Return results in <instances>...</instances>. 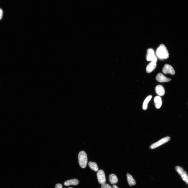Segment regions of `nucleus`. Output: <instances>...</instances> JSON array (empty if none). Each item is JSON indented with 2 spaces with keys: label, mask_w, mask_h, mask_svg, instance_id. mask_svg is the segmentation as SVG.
<instances>
[{
  "label": "nucleus",
  "mask_w": 188,
  "mask_h": 188,
  "mask_svg": "<svg viewBox=\"0 0 188 188\" xmlns=\"http://www.w3.org/2000/svg\"><path fill=\"white\" fill-rule=\"evenodd\" d=\"M156 79L158 82L162 83L168 82L171 81L170 79L166 77L161 73H159L157 74L156 77Z\"/></svg>",
  "instance_id": "0eeeda50"
},
{
  "label": "nucleus",
  "mask_w": 188,
  "mask_h": 188,
  "mask_svg": "<svg viewBox=\"0 0 188 188\" xmlns=\"http://www.w3.org/2000/svg\"><path fill=\"white\" fill-rule=\"evenodd\" d=\"M155 105L156 108L158 109L161 107L162 102L161 97L159 96H156L154 99Z\"/></svg>",
  "instance_id": "9d476101"
},
{
  "label": "nucleus",
  "mask_w": 188,
  "mask_h": 188,
  "mask_svg": "<svg viewBox=\"0 0 188 188\" xmlns=\"http://www.w3.org/2000/svg\"><path fill=\"white\" fill-rule=\"evenodd\" d=\"M88 165L90 168L92 170L96 172L98 171V167L96 163L90 162L89 163Z\"/></svg>",
  "instance_id": "2eb2a0df"
},
{
  "label": "nucleus",
  "mask_w": 188,
  "mask_h": 188,
  "mask_svg": "<svg viewBox=\"0 0 188 188\" xmlns=\"http://www.w3.org/2000/svg\"><path fill=\"white\" fill-rule=\"evenodd\" d=\"M3 14V11L1 8H0V20H1L2 18Z\"/></svg>",
  "instance_id": "6ab92c4d"
},
{
  "label": "nucleus",
  "mask_w": 188,
  "mask_h": 188,
  "mask_svg": "<svg viewBox=\"0 0 188 188\" xmlns=\"http://www.w3.org/2000/svg\"><path fill=\"white\" fill-rule=\"evenodd\" d=\"M79 183V182L78 180L74 179L66 181L64 183V184L65 185L68 186L71 185H77Z\"/></svg>",
  "instance_id": "9b49d317"
},
{
  "label": "nucleus",
  "mask_w": 188,
  "mask_h": 188,
  "mask_svg": "<svg viewBox=\"0 0 188 188\" xmlns=\"http://www.w3.org/2000/svg\"><path fill=\"white\" fill-rule=\"evenodd\" d=\"M175 169L180 176L183 175V174L186 173L183 169L180 166H176L175 167Z\"/></svg>",
  "instance_id": "dca6fc26"
},
{
  "label": "nucleus",
  "mask_w": 188,
  "mask_h": 188,
  "mask_svg": "<svg viewBox=\"0 0 188 188\" xmlns=\"http://www.w3.org/2000/svg\"><path fill=\"white\" fill-rule=\"evenodd\" d=\"M157 62L152 61L149 63L146 67V70L147 73H150L154 71L157 66Z\"/></svg>",
  "instance_id": "6e6552de"
},
{
  "label": "nucleus",
  "mask_w": 188,
  "mask_h": 188,
  "mask_svg": "<svg viewBox=\"0 0 188 188\" xmlns=\"http://www.w3.org/2000/svg\"><path fill=\"white\" fill-rule=\"evenodd\" d=\"M55 188H62V185L60 184H58L56 185Z\"/></svg>",
  "instance_id": "aec40b11"
},
{
  "label": "nucleus",
  "mask_w": 188,
  "mask_h": 188,
  "mask_svg": "<svg viewBox=\"0 0 188 188\" xmlns=\"http://www.w3.org/2000/svg\"><path fill=\"white\" fill-rule=\"evenodd\" d=\"M163 72L165 74H170L174 75L175 74V71L172 67L171 65L166 64L165 65L163 69Z\"/></svg>",
  "instance_id": "423d86ee"
},
{
  "label": "nucleus",
  "mask_w": 188,
  "mask_h": 188,
  "mask_svg": "<svg viewBox=\"0 0 188 188\" xmlns=\"http://www.w3.org/2000/svg\"><path fill=\"white\" fill-rule=\"evenodd\" d=\"M170 139V137L168 136L164 137L158 141L152 144L150 146L149 148L151 149L156 148L168 142Z\"/></svg>",
  "instance_id": "7ed1b4c3"
},
{
  "label": "nucleus",
  "mask_w": 188,
  "mask_h": 188,
  "mask_svg": "<svg viewBox=\"0 0 188 188\" xmlns=\"http://www.w3.org/2000/svg\"><path fill=\"white\" fill-rule=\"evenodd\" d=\"M109 180L110 183L112 184L116 183L118 182L117 178L114 174H111L109 175Z\"/></svg>",
  "instance_id": "ddd939ff"
},
{
  "label": "nucleus",
  "mask_w": 188,
  "mask_h": 188,
  "mask_svg": "<svg viewBox=\"0 0 188 188\" xmlns=\"http://www.w3.org/2000/svg\"><path fill=\"white\" fill-rule=\"evenodd\" d=\"M79 164L82 168H85L86 167L88 162V158L86 153L84 151L80 152L78 156Z\"/></svg>",
  "instance_id": "f03ea898"
},
{
  "label": "nucleus",
  "mask_w": 188,
  "mask_h": 188,
  "mask_svg": "<svg viewBox=\"0 0 188 188\" xmlns=\"http://www.w3.org/2000/svg\"><path fill=\"white\" fill-rule=\"evenodd\" d=\"M146 59L148 61H157V58L155 56L154 51L152 49H149L147 50Z\"/></svg>",
  "instance_id": "39448f33"
},
{
  "label": "nucleus",
  "mask_w": 188,
  "mask_h": 188,
  "mask_svg": "<svg viewBox=\"0 0 188 188\" xmlns=\"http://www.w3.org/2000/svg\"><path fill=\"white\" fill-rule=\"evenodd\" d=\"M72 188L70 187V188Z\"/></svg>",
  "instance_id": "4be33fe9"
},
{
  "label": "nucleus",
  "mask_w": 188,
  "mask_h": 188,
  "mask_svg": "<svg viewBox=\"0 0 188 188\" xmlns=\"http://www.w3.org/2000/svg\"><path fill=\"white\" fill-rule=\"evenodd\" d=\"M97 179L99 183L101 185L105 184L106 179L105 174L103 171L100 170L98 171L97 174Z\"/></svg>",
  "instance_id": "20e7f679"
},
{
  "label": "nucleus",
  "mask_w": 188,
  "mask_h": 188,
  "mask_svg": "<svg viewBox=\"0 0 188 188\" xmlns=\"http://www.w3.org/2000/svg\"><path fill=\"white\" fill-rule=\"evenodd\" d=\"M152 97V96L150 95L146 97L145 100L143 102V110H146L147 108L148 103L151 100Z\"/></svg>",
  "instance_id": "4468645a"
},
{
  "label": "nucleus",
  "mask_w": 188,
  "mask_h": 188,
  "mask_svg": "<svg viewBox=\"0 0 188 188\" xmlns=\"http://www.w3.org/2000/svg\"><path fill=\"white\" fill-rule=\"evenodd\" d=\"M156 54L158 57L162 60L168 59L169 57L168 50L166 46L163 44L160 45L157 49Z\"/></svg>",
  "instance_id": "f257e3e1"
},
{
  "label": "nucleus",
  "mask_w": 188,
  "mask_h": 188,
  "mask_svg": "<svg viewBox=\"0 0 188 188\" xmlns=\"http://www.w3.org/2000/svg\"><path fill=\"white\" fill-rule=\"evenodd\" d=\"M183 180L187 184H188V176L186 173H184L181 176Z\"/></svg>",
  "instance_id": "f3484780"
},
{
  "label": "nucleus",
  "mask_w": 188,
  "mask_h": 188,
  "mask_svg": "<svg viewBox=\"0 0 188 188\" xmlns=\"http://www.w3.org/2000/svg\"><path fill=\"white\" fill-rule=\"evenodd\" d=\"M113 188H119L116 185H114L113 186Z\"/></svg>",
  "instance_id": "412c9836"
},
{
  "label": "nucleus",
  "mask_w": 188,
  "mask_h": 188,
  "mask_svg": "<svg viewBox=\"0 0 188 188\" xmlns=\"http://www.w3.org/2000/svg\"><path fill=\"white\" fill-rule=\"evenodd\" d=\"M101 187V188H112L109 185L106 183L102 185Z\"/></svg>",
  "instance_id": "a211bd4d"
},
{
  "label": "nucleus",
  "mask_w": 188,
  "mask_h": 188,
  "mask_svg": "<svg viewBox=\"0 0 188 188\" xmlns=\"http://www.w3.org/2000/svg\"><path fill=\"white\" fill-rule=\"evenodd\" d=\"M127 178L128 181L129 185L131 186L136 184L135 180L133 178V177L129 173H127Z\"/></svg>",
  "instance_id": "f8f14e48"
},
{
  "label": "nucleus",
  "mask_w": 188,
  "mask_h": 188,
  "mask_svg": "<svg viewBox=\"0 0 188 188\" xmlns=\"http://www.w3.org/2000/svg\"><path fill=\"white\" fill-rule=\"evenodd\" d=\"M156 92L159 96H163L165 94V90L164 87L161 85H158L156 88Z\"/></svg>",
  "instance_id": "1a4fd4ad"
}]
</instances>
